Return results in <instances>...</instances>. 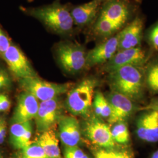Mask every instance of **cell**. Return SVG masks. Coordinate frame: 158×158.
Listing matches in <instances>:
<instances>
[{"instance_id":"ba28073f","label":"cell","mask_w":158,"mask_h":158,"mask_svg":"<svg viewBox=\"0 0 158 158\" xmlns=\"http://www.w3.org/2000/svg\"><path fill=\"white\" fill-rule=\"evenodd\" d=\"M147 61V53L139 46L117 51L107 62L104 64L103 69L109 73L125 66L143 67Z\"/></svg>"},{"instance_id":"603a6c76","label":"cell","mask_w":158,"mask_h":158,"mask_svg":"<svg viewBox=\"0 0 158 158\" xmlns=\"http://www.w3.org/2000/svg\"><path fill=\"white\" fill-rule=\"evenodd\" d=\"M22 158H49L38 142H31L21 149Z\"/></svg>"},{"instance_id":"d6986e66","label":"cell","mask_w":158,"mask_h":158,"mask_svg":"<svg viewBox=\"0 0 158 158\" xmlns=\"http://www.w3.org/2000/svg\"><path fill=\"white\" fill-rule=\"evenodd\" d=\"M49 158H62L59 140L55 132L48 130L42 134L37 141Z\"/></svg>"},{"instance_id":"ac0fdd59","label":"cell","mask_w":158,"mask_h":158,"mask_svg":"<svg viewBox=\"0 0 158 158\" xmlns=\"http://www.w3.org/2000/svg\"><path fill=\"white\" fill-rule=\"evenodd\" d=\"M32 134L31 121L23 123H14L10 128V141L14 148L22 149L31 141Z\"/></svg>"},{"instance_id":"4fadbf2b","label":"cell","mask_w":158,"mask_h":158,"mask_svg":"<svg viewBox=\"0 0 158 158\" xmlns=\"http://www.w3.org/2000/svg\"><path fill=\"white\" fill-rule=\"evenodd\" d=\"M136 134L144 142H158V111L147 110L142 113L136 121Z\"/></svg>"},{"instance_id":"7a4b0ae2","label":"cell","mask_w":158,"mask_h":158,"mask_svg":"<svg viewBox=\"0 0 158 158\" xmlns=\"http://www.w3.org/2000/svg\"><path fill=\"white\" fill-rule=\"evenodd\" d=\"M108 81L113 91L127 97L134 102L144 95L145 77L143 67L125 66L108 73Z\"/></svg>"},{"instance_id":"7402d4cb","label":"cell","mask_w":158,"mask_h":158,"mask_svg":"<svg viewBox=\"0 0 158 158\" xmlns=\"http://www.w3.org/2000/svg\"><path fill=\"white\" fill-rule=\"evenodd\" d=\"M112 125L111 132L115 143L124 146L128 145L130 143V135L126 121H119Z\"/></svg>"},{"instance_id":"74e56055","label":"cell","mask_w":158,"mask_h":158,"mask_svg":"<svg viewBox=\"0 0 158 158\" xmlns=\"http://www.w3.org/2000/svg\"><path fill=\"white\" fill-rule=\"evenodd\" d=\"M0 158H1V155H0Z\"/></svg>"},{"instance_id":"52a82bcc","label":"cell","mask_w":158,"mask_h":158,"mask_svg":"<svg viewBox=\"0 0 158 158\" xmlns=\"http://www.w3.org/2000/svg\"><path fill=\"white\" fill-rule=\"evenodd\" d=\"M2 57L10 72L17 79L38 76L27 56L17 46L11 44Z\"/></svg>"},{"instance_id":"44dd1931","label":"cell","mask_w":158,"mask_h":158,"mask_svg":"<svg viewBox=\"0 0 158 158\" xmlns=\"http://www.w3.org/2000/svg\"><path fill=\"white\" fill-rule=\"evenodd\" d=\"M93 107L97 117L108 119L111 115V109L107 98L100 91L94 93Z\"/></svg>"},{"instance_id":"3957f363","label":"cell","mask_w":158,"mask_h":158,"mask_svg":"<svg viewBox=\"0 0 158 158\" xmlns=\"http://www.w3.org/2000/svg\"><path fill=\"white\" fill-rule=\"evenodd\" d=\"M55 53L59 66L66 73L76 74L86 68L87 52L85 46L70 40H63L55 46Z\"/></svg>"},{"instance_id":"9a60e30c","label":"cell","mask_w":158,"mask_h":158,"mask_svg":"<svg viewBox=\"0 0 158 158\" xmlns=\"http://www.w3.org/2000/svg\"><path fill=\"white\" fill-rule=\"evenodd\" d=\"M143 19L138 16L119 32L118 51L139 47L143 36Z\"/></svg>"},{"instance_id":"6da1fadb","label":"cell","mask_w":158,"mask_h":158,"mask_svg":"<svg viewBox=\"0 0 158 158\" xmlns=\"http://www.w3.org/2000/svg\"><path fill=\"white\" fill-rule=\"evenodd\" d=\"M70 5L56 0L50 4L38 7L21 6V10L25 15L38 20L48 31L67 39L78 34L71 16Z\"/></svg>"},{"instance_id":"7c38bea8","label":"cell","mask_w":158,"mask_h":158,"mask_svg":"<svg viewBox=\"0 0 158 158\" xmlns=\"http://www.w3.org/2000/svg\"><path fill=\"white\" fill-rule=\"evenodd\" d=\"M131 10L129 0H108L102 4L98 16L107 19L122 28L130 18Z\"/></svg>"},{"instance_id":"e575fe53","label":"cell","mask_w":158,"mask_h":158,"mask_svg":"<svg viewBox=\"0 0 158 158\" xmlns=\"http://www.w3.org/2000/svg\"><path fill=\"white\" fill-rule=\"evenodd\" d=\"M101 2H102V3H104V2H105L106 1H108V0H99Z\"/></svg>"},{"instance_id":"5b68a950","label":"cell","mask_w":158,"mask_h":158,"mask_svg":"<svg viewBox=\"0 0 158 158\" xmlns=\"http://www.w3.org/2000/svg\"><path fill=\"white\" fill-rule=\"evenodd\" d=\"M19 85L24 92L34 96L38 100L45 102L66 93L69 83L57 84L40 79L38 76L19 80Z\"/></svg>"},{"instance_id":"5bb4252c","label":"cell","mask_w":158,"mask_h":158,"mask_svg":"<svg viewBox=\"0 0 158 158\" xmlns=\"http://www.w3.org/2000/svg\"><path fill=\"white\" fill-rule=\"evenodd\" d=\"M106 98L111 109V115L107 120L110 125L126 121L137 109L134 102L118 93L112 91Z\"/></svg>"},{"instance_id":"f1b7e54d","label":"cell","mask_w":158,"mask_h":158,"mask_svg":"<svg viewBox=\"0 0 158 158\" xmlns=\"http://www.w3.org/2000/svg\"><path fill=\"white\" fill-rule=\"evenodd\" d=\"M0 104L1 111H4L8 110L11 107V102L8 97L4 94H0Z\"/></svg>"},{"instance_id":"e0dca14e","label":"cell","mask_w":158,"mask_h":158,"mask_svg":"<svg viewBox=\"0 0 158 158\" xmlns=\"http://www.w3.org/2000/svg\"><path fill=\"white\" fill-rule=\"evenodd\" d=\"M59 137L65 147L78 146L81 142V128L73 117H62L59 121Z\"/></svg>"},{"instance_id":"8992f818","label":"cell","mask_w":158,"mask_h":158,"mask_svg":"<svg viewBox=\"0 0 158 158\" xmlns=\"http://www.w3.org/2000/svg\"><path fill=\"white\" fill-rule=\"evenodd\" d=\"M85 133L86 137L94 145L106 150L114 149L116 143L113 140L111 127L102 119L91 117L85 123Z\"/></svg>"},{"instance_id":"484cf974","label":"cell","mask_w":158,"mask_h":158,"mask_svg":"<svg viewBox=\"0 0 158 158\" xmlns=\"http://www.w3.org/2000/svg\"><path fill=\"white\" fill-rule=\"evenodd\" d=\"M107 158H133V154L129 151H117L114 149L105 150Z\"/></svg>"},{"instance_id":"4dcf8cb0","label":"cell","mask_w":158,"mask_h":158,"mask_svg":"<svg viewBox=\"0 0 158 158\" xmlns=\"http://www.w3.org/2000/svg\"><path fill=\"white\" fill-rule=\"evenodd\" d=\"M142 110H154L158 111V97L153 98L150 103L146 107L143 108Z\"/></svg>"},{"instance_id":"4316f807","label":"cell","mask_w":158,"mask_h":158,"mask_svg":"<svg viewBox=\"0 0 158 158\" xmlns=\"http://www.w3.org/2000/svg\"><path fill=\"white\" fill-rule=\"evenodd\" d=\"M11 44L9 37L0 27V56L2 57Z\"/></svg>"},{"instance_id":"f35d334b","label":"cell","mask_w":158,"mask_h":158,"mask_svg":"<svg viewBox=\"0 0 158 158\" xmlns=\"http://www.w3.org/2000/svg\"><path fill=\"white\" fill-rule=\"evenodd\" d=\"M29 1H31V0H29Z\"/></svg>"},{"instance_id":"2e32d148","label":"cell","mask_w":158,"mask_h":158,"mask_svg":"<svg viewBox=\"0 0 158 158\" xmlns=\"http://www.w3.org/2000/svg\"><path fill=\"white\" fill-rule=\"evenodd\" d=\"M40 106L38 100L27 92L18 96L17 107L12 117L14 123H23L35 118Z\"/></svg>"},{"instance_id":"8d00e7d4","label":"cell","mask_w":158,"mask_h":158,"mask_svg":"<svg viewBox=\"0 0 158 158\" xmlns=\"http://www.w3.org/2000/svg\"><path fill=\"white\" fill-rule=\"evenodd\" d=\"M21 158V157H20V156H18V158Z\"/></svg>"},{"instance_id":"d6a6232c","label":"cell","mask_w":158,"mask_h":158,"mask_svg":"<svg viewBox=\"0 0 158 158\" xmlns=\"http://www.w3.org/2000/svg\"><path fill=\"white\" fill-rule=\"evenodd\" d=\"M151 158H158V150L153 153Z\"/></svg>"},{"instance_id":"1f68e13d","label":"cell","mask_w":158,"mask_h":158,"mask_svg":"<svg viewBox=\"0 0 158 158\" xmlns=\"http://www.w3.org/2000/svg\"><path fill=\"white\" fill-rule=\"evenodd\" d=\"M95 157L96 158H107L104 149H101L97 151L95 153Z\"/></svg>"},{"instance_id":"9c48e42d","label":"cell","mask_w":158,"mask_h":158,"mask_svg":"<svg viewBox=\"0 0 158 158\" xmlns=\"http://www.w3.org/2000/svg\"><path fill=\"white\" fill-rule=\"evenodd\" d=\"M62 106L57 97L40 104L35 118L37 130L44 132L52 130V127L62 117Z\"/></svg>"},{"instance_id":"83f0119b","label":"cell","mask_w":158,"mask_h":158,"mask_svg":"<svg viewBox=\"0 0 158 158\" xmlns=\"http://www.w3.org/2000/svg\"><path fill=\"white\" fill-rule=\"evenodd\" d=\"M11 85V79L6 70L0 69V90L8 89Z\"/></svg>"},{"instance_id":"ffe728a7","label":"cell","mask_w":158,"mask_h":158,"mask_svg":"<svg viewBox=\"0 0 158 158\" xmlns=\"http://www.w3.org/2000/svg\"><path fill=\"white\" fill-rule=\"evenodd\" d=\"M145 83L153 93L158 94V58L153 59L144 69Z\"/></svg>"},{"instance_id":"f546056e","label":"cell","mask_w":158,"mask_h":158,"mask_svg":"<svg viewBox=\"0 0 158 158\" xmlns=\"http://www.w3.org/2000/svg\"><path fill=\"white\" fill-rule=\"evenodd\" d=\"M6 134V123L5 119H0V144H2Z\"/></svg>"},{"instance_id":"836d02e7","label":"cell","mask_w":158,"mask_h":158,"mask_svg":"<svg viewBox=\"0 0 158 158\" xmlns=\"http://www.w3.org/2000/svg\"><path fill=\"white\" fill-rule=\"evenodd\" d=\"M81 158H91L89 156H88L87 154H85V155L83 156V157H81Z\"/></svg>"},{"instance_id":"cb8c5ba5","label":"cell","mask_w":158,"mask_h":158,"mask_svg":"<svg viewBox=\"0 0 158 158\" xmlns=\"http://www.w3.org/2000/svg\"><path fill=\"white\" fill-rule=\"evenodd\" d=\"M147 39L149 45L158 52V21L149 29Z\"/></svg>"},{"instance_id":"8fae6325","label":"cell","mask_w":158,"mask_h":158,"mask_svg":"<svg viewBox=\"0 0 158 158\" xmlns=\"http://www.w3.org/2000/svg\"><path fill=\"white\" fill-rule=\"evenodd\" d=\"M118 32L113 36L103 40L87 52L86 68L104 64L115 54L118 47Z\"/></svg>"},{"instance_id":"d4e9b609","label":"cell","mask_w":158,"mask_h":158,"mask_svg":"<svg viewBox=\"0 0 158 158\" xmlns=\"http://www.w3.org/2000/svg\"><path fill=\"white\" fill-rule=\"evenodd\" d=\"M85 155V153L78 146L64 148V158H81Z\"/></svg>"},{"instance_id":"30bf717a","label":"cell","mask_w":158,"mask_h":158,"mask_svg":"<svg viewBox=\"0 0 158 158\" xmlns=\"http://www.w3.org/2000/svg\"><path fill=\"white\" fill-rule=\"evenodd\" d=\"M99 0H91L80 5H70V11L77 32L89 28L94 23L101 8Z\"/></svg>"},{"instance_id":"277c9868","label":"cell","mask_w":158,"mask_h":158,"mask_svg":"<svg viewBox=\"0 0 158 158\" xmlns=\"http://www.w3.org/2000/svg\"><path fill=\"white\" fill-rule=\"evenodd\" d=\"M98 84L94 78H87L81 81L68 93L66 107L74 115L88 117L93 106L94 90Z\"/></svg>"},{"instance_id":"d590c367","label":"cell","mask_w":158,"mask_h":158,"mask_svg":"<svg viewBox=\"0 0 158 158\" xmlns=\"http://www.w3.org/2000/svg\"><path fill=\"white\" fill-rule=\"evenodd\" d=\"M0 111H1V104H0Z\"/></svg>"}]
</instances>
